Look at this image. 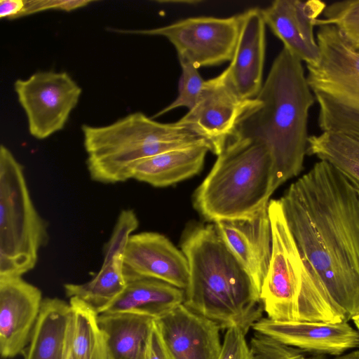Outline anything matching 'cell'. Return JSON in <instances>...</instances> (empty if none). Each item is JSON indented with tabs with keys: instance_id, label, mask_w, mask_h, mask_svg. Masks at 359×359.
<instances>
[{
	"instance_id": "obj_1",
	"label": "cell",
	"mask_w": 359,
	"mask_h": 359,
	"mask_svg": "<svg viewBox=\"0 0 359 359\" xmlns=\"http://www.w3.org/2000/svg\"><path fill=\"white\" fill-rule=\"evenodd\" d=\"M280 201L302 259L351 320L359 314V190L320 160Z\"/></svg>"
},
{
	"instance_id": "obj_14",
	"label": "cell",
	"mask_w": 359,
	"mask_h": 359,
	"mask_svg": "<svg viewBox=\"0 0 359 359\" xmlns=\"http://www.w3.org/2000/svg\"><path fill=\"white\" fill-rule=\"evenodd\" d=\"M126 280L143 277L155 278L185 290L189 266L182 252L163 235L154 232L132 234L123 257Z\"/></svg>"
},
{
	"instance_id": "obj_33",
	"label": "cell",
	"mask_w": 359,
	"mask_h": 359,
	"mask_svg": "<svg viewBox=\"0 0 359 359\" xmlns=\"http://www.w3.org/2000/svg\"><path fill=\"white\" fill-rule=\"evenodd\" d=\"M71 337H72V312L68 322L63 359H74L71 348Z\"/></svg>"
},
{
	"instance_id": "obj_24",
	"label": "cell",
	"mask_w": 359,
	"mask_h": 359,
	"mask_svg": "<svg viewBox=\"0 0 359 359\" xmlns=\"http://www.w3.org/2000/svg\"><path fill=\"white\" fill-rule=\"evenodd\" d=\"M306 154L325 161L359 190V137L334 132L309 136Z\"/></svg>"
},
{
	"instance_id": "obj_19",
	"label": "cell",
	"mask_w": 359,
	"mask_h": 359,
	"mask_svg": "<svg viewBox=\"0 0 359 359\" xmlns=\"http://www.w3.org/2000/svg\"><path fill=\"white\" fill-rule=\"evenodd\" d=\"M214 224L223 241L251 276L260 294L272 252L268 206L251 217L222 219Z\"/></svg>"
},
{
	"instance_id": "obj_18",
	"label": "cell",
	"mask_w": 359,
	"mask_h": 359,
	"mask_svg": "<svg viewBox=\"0 0 359 359\" xmlns=\"http://www.w3.org/2000/svg\"><path fill=\"white\" fill-rule=\"evenodd\" d=\"M240 15L234 53L229 67L221 74L239 97L251 100L257 96L263 85L266 24L260 9H249Z\"/></svg>"
},
{
	"instance_id": "obj_31",
	"label": "cell",
	"mask_w": 359,
	"mask_h": 359,
	"mask_svg": "<svg viewBox=\"0 0 359 359\" xmlns=\"http://www.w3.org/2000/svg\"><path fill=\"white\" fill-rule=\"evenodd\" d=\"M145 359H171L155 325V320Z\"/></svg>"
},
{
	"instance_id": "obj_29",
	"label": "cell",
	"mask_w": 359,
	"mask_h": 359,
	"mask_svg": "<svg viewBox=\"0 0 359 359\" xmlns=\"http://www.w3.org/2000/svg\"><path fill=\"white\" fill-rule=\"evenodd\" d=\"M245 333L236 327L226 330L219 359H250Z\"/></svg>"
},
{
	"instance_id": "obj_16",
	"label": "cell",
	"mask_w": 359,
	"mask_h": 359,
	"mask_svg": "<svg viewBox=\"0 0 359 359\" xmlns=\"http://www.w3.org/2000/svg\"><path fill=\"white\" fill-rule=\"evenodd\" d=\"M155 325L171 359H219L221 328L183 304L155 319Z\"/></svg>"
},
{
	"instance_id": "obj_5",
	"label": "cell",
	"mask_w": 359,
	"mask_h": 359,
	"mask_svg": "<svg viewBox=\"0 0 359 359\" xmlns=\"http://www.w3.org/2000/svg\"><path fill=\"white\" fill-rule=\"evenodd\" d=\"M271 257L260 292L264 311L276 321L348 322L313 270L304 262L280 200L268 205Z\"/></svg>"
},
{
	"instance_id": "obj_2",
	"label": "cell",
	"mask_w": 359,
	"mask_h": 359,
	"mask_svg": "<svg viewBox=\"0 0 359 359\" xmlns=\"http://www.w3.org/2000/svg\"><path fill=\"white\" fill-rule=\"evenodd\" d=\"M255 98L258 103L243 116L231 139L265 144L280 185L301 172L306 154L309 113L316 100L302 62L283 47Z\"/></svg>"
},
{
	"instance_id": "obj_28",
	"label": "cell",
	"mask_w": 359,
	"mask_h": 359,
	"mask_svg": "<svg viewBox=\"0 0 359 359\" xmlns=\"http://www.w3.org/2000/svg\"><path fill=\"white\" fill-rule=\"evenodd\" d=\"M250 359H325L323 355L307 358L302 351L255 332L250 339Z\"/></svg>"
},
{
	"instance_id": "obj_20",
	"label": "cell",
	"mask_w": 359,
	"mask_h": 359,
	"mask_svg": "<svg viewBox=\"0 0 359 359\" xmlns=\"http://www.w3.org/2000/svg\"><path fill=\"white\" fill-rule=\"evenodd\" d=\"M184 299V290L169 283L151 278H132L102 313L134 312L156 319L183 304Z\"/></svg>"
},
{
	"instance_id": "obj_25",
	"label": "cell",
	"mask_w": 359,
	"mask_h": 359,
	"mask_svg": "<svg viewBox=\"0 0 359 359\" xmlns=\"http://www.w3.org/2000/svg\"><path fill=\"white\" fill-rule=\"evenodd\" d=\"M71 348L74 359H112L98 314L77 298H70Z\"/></svg>"
},
{
	"instance_id": "obj_13",
	"label": "cell",
	"mask_w": 359,
	"mask_h": 359,
	"mask_svg": "<svg viewBox=\"0 0 359 359\" xmlns=\"http://www.w3.org/2000/svg\"><path fill=\"white\" fill-rule=\"evenodd\" d=\"M43 300L41 290L22 276H0V351L3 358L23 353Z\"/></svg>"
},
{
	"instance_id": "obj_27",
	"label": "cell",
	"mask_w": 359,
	"mask_h": 359,
	"mask_svg": "<svg viewBox=\"0 0 359 359\" xmlns=\"http://www.w3.org/2000/svg\"><path fill=\"white\" fill-rule=\"evenodd\" d=\"M180 62L182 74L179 80L178 95L172 103L156 114L153 118L178 107H187L189 110L196 105L200 97L205 81L193 64L185 61Z\"/></svg>"
},
{
	"instance_id": "obj_35",
	"label": "cell",
	"mask_w": 359,
	"mask_h": 359,
	"mask_svg": "<svg viewBox=\"0 0 359 359\" xmlns=\"http://www.w3.org/2000/svg\"><path fill=\"white\" fill-rule=\"evenodd\" d=\"M359 332V314L353 317L352 319Z\"/></svg>"
},
{
	"instance_id": "obj_17",
	"label": "cell",
	"mask_w": 359,
	"mask_h": 359,
	"mask_svg": "<svg viewBox=\"0 0 359 359\" xmlns=\"http://www.w3.org/2000/svg\"><path fill=\"white\" fill-rule=\"evenodd\" d=\"M252 329L285 345L318 355H343L359 348V332L348 322L276 321L262 318Z\"/></svg>"
},
{
	"instance_id": "obj_30",
	"label": "cell",
	"mask_w": 359,
	"mask_h": 359,
	"mask_svg": "<svg viewBox=\"0 0 359 359\" xmlns=\"http://www.w3.org/2000/svg\"><path fill=\"white\" fill-rule=\"evenodd\" d=\"M94 2L89 0H25L20 18L48 10L69 12Z\"/></svg>"
},
{
	"instance_id": "obj_6",
	"label": "cell",
	"mask_w": 359,
	"mask_h": 359,
	"mask_svg": "<svg viewBox=\"0 0 359 359\" xmlns=\"http://www.w3.org/2000/svg\"><path fill=\"white\" fill-rule=\"evenodd\" d=\"M81 130L90 177L104 184L133 178L135 166L145 158L194 144L208 145L177 121L160 123L142 112L128 114L104 126L84 124Z\"/></svg>"
},
{
	"instance_id": "obj_3",
	"label": "cell",
	"mask_w": 359,
	"mask_h": 359,
	"mask_svg": "<svg viewBox=\"0 0 359 359\" xmlns=\"http://www.w3.org/2000/svg\"><path fill=\"white\" fill-rule=\"evenodd\" d=\"M181 248L189 273L183 304L221 329L236 327L247 334L262 319L260 294L215 224L191 228Z\"/></svg>"
},
{
	"instance_id": "obj_34",
	"label": "cell",
	"mask_w": 359,
	"mask_h": 359,
	"mask_svg": "<svg viewBox=\"0 0 359 359\" xmlns=\"http://www.w3.org/2000/svg\"><path fill=\"white\" fill-rule=\"evenodd\" d=\"M332 359H359V350H355L348 353L337 356Z\"/></svg>"
},
{
	"instance_id": "obj_9",
	"label": "cell",
	"mask_w": 359,
	"mask_h": 359,
	"mask_svg": "<svg viewBox=\"0 0 359 359\" xmlns=\"http://www.w3.org/2000/svg\"><path fill=\"white\" fill-rule=\"evenodd\" d=\"M240 22V14L229 18L193 17L161 27L116 32L163 36L175 48L180 61L198 69L231 60Z\"/></svg>"
},
{
	"instance_id": "obj_4",
	"label": "cell",
	"mask_w": 359,
	"mask_h": 359,
	"mask_svg": "<svg viewBox=\"0 0 359 359\" xmlns=\"http://www.w3.org/2000/svg\"><path fill=\"white\" fill-rule=\"evenodd\" d=\"M279 186L269 148L251 140L232 138L196 189L194 206L214 222L248 217L268 206Z\"/></svg>"
},
{
	"instance_id": "obj_12",
	"label": "cell",
	"mask_w": 359,
	"mask_h": 359,
	"mask_svg": "<svg viewBox=\"0 0 359 359\" xmlns=\"http://www.w3.org/2000/svg\"><path fill=\"white\" fill-rule=\"evenodd\" d=\"M139 225L132 210H122L107 243L103 264L90 281L68 283V297H75L88 305L95 313H104L123 291L127 284L123 257L129 237Z\"/></svg>"
},
{
	"instance_id": "obj_10",
	"label": "cell",
	"mask_w": 359,
	"mask_h": 359,
	"mask_svg": "<svg viewBox=\"0 0 359 359\" xmlns=\"http://www.w3.org/2000/svg\"><path fill=\"white\" fill-rule=\"evenodd\" d=\"M14 90L24 109L32 136L43 140L65 127L82 90L65 72L44 71L18 79Z\"/></svg>"
},
{
	"instance_id": "obj_23",
	"label": "cell",
	"mask_w": 359,
	"mask_h": 359,
	"mask_svg": "<svg viewBox=\"0 0 359 359\" xmlns=\"http://www.w3.org/2000/svg\"><path fill=\"white\" fill-rule=\"evenodd\" d=\"M71 312L66 302L44 299L29 342L22 353L24 359H63Z\"/></svg>"
},
{
	"instance_id": "obj_21",
	"label": "cell",
	"mask_w": 359,
	"mask_h": 359,
	"mask_svg": "<svg viewBox=\"0 0 359 359\" xmlns=\"http://www.w3.org/2000/svg\"><path fill=\"white\" fill-rule=\"evenodd\" d=\"M208 151L201 143L158 154L139 162L133 178L156 187L172 185L197 174Z\"/></svg>"
},
{
	"instance_id": "obj_22",
	"label": "cell",
	"mask_w": 359,
	"mask_h": 359,
	"mask_svg": "<svg viewBox=\"0 0 359 359\" xmlns=\"http://www.w3.org/2000/svg\"><path fill=\"white\" fill-rule=\"evenodd\" d=\"M155 318L134 312L101 313L98 324L104 333L112 359H145Z\"/></svg>"
},
{
	"instance_id": "obj_15",
	"label": "cell",
	"mask_w": 359,
	"mask_h": 359,
	"mask_svg": "<svg viewBox=\"0 0 359 359\" xmlns=\"http://www.w3.org/2000/svg\"><path fill=\"white\" fill-rule=\"evenodd\" d=\"M325 7L323 1L318 0H276L260 11L265 24L283 47L306 65H313L320 59L314 27Z\"/></svg>"
},
{
	"instance_id": "obj_7",
	"label": "cell",
	"mask_w": 359,
	"mask_h": 359,
	"mask_svg": "<svg viewBox=\"0 0 359 359\" xmlns=\"http://www.w3.org/2000/svg\"><path fill=\"white\" fill-rule=\"evenodd\" d=\"M317 64L306 65L309 86L319 107L323 132L359 137V52L332 25H320Z\"/></svg>"
},
{
	"instance_id": "obj_8",
	"label": "cell",
	"mask_w": 359,
	"mask_h": 359,
	"mask_svg": "<svg viewBox=\"0 0 359 359\" xmlns=\"http://www.w3.org/2000/svg\"><path fill=\"white\" fill-rule=\"evenodd\" d=\"M47 224L36 210L22 165L0 147V276H22L32 270L48 241Z\"/></svg>"
},
{
	"instance_id": "obj_11",
	"label": "cell",
	"mask_w": 359,
	"mask_h": 359,
	"mask_svg": "<svg viewBox=\"0 0 359 359\" xmlns=\"http://www.w3.org/2000/svg\"><path fill=\"white\" fill-rule=\"evenodd\" d=\"M258 103L239 97L220 74L205 81L196 105L177 123L205 140L219 155L233 135L243 116Z\"/></svg>"
},
{
	"instance_id": "obj_32",
	"label": "cell",
	"mask_w": 359,
	"mask_h": 359,
	"mask_svg": "<svg viewBox=\"0 0 359 359\" xmlns=\"http://www.w3.org/2000/svg\"><path fill=\"white\" fill-rule=\"evenodd\" d=\"M25 6V0H1L0 18L15 19L20 18Z\"/></svg>"
},
{
	"instance_id": "obj_26",
	"label": "cell",
	"mask_w": 359,
	"mask_h": 359,
	"mask_svg": "<svg viewBox=\"0 0 359 359\" xmlns=\"http://www.w3.org/2000/svg\"><path fill=\"white\" fill-rule=\"evenodd\" d=\"M316 26L332 25L346 42L359 52V0L335 1L326 7Z\"/></svg>"
}]
</instances>
